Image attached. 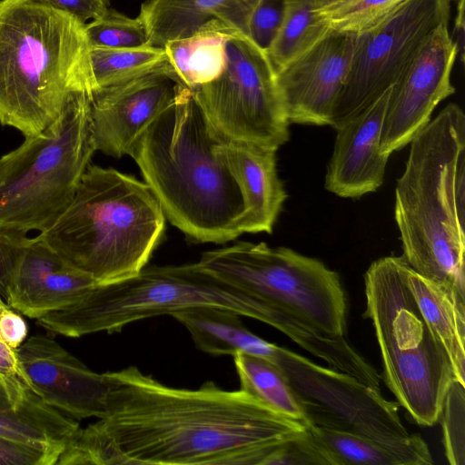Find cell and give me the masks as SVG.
Wrapping results in <instances>:
<instances>
[{"label":"cell","mask_w":465,"mask_h":465,"mask_svg":"<svg viewBox=\"0 0 465 465\" xmlns=\"http://www.w3.org/2000/svg\"><path fill=\"white\" fill-rule=\"evenodd\" d=\"M103 374L104 414L74 439L84 465H271L278 446L306 429L213 381L177 389L134 366Z\"/></svg>","instance_id":"cell-1"},{"label":"cell","mask_w":465,"mask_h":465,"mask_svg":"<svg viewBox=\"0 0 465 465\" xmlns=\"http://www.w3.org/2000/svg\"><path fill=\"white\" fill-rule=\"evenodd\" d=\"M223 142L192 90L179 84L130 155L165 218L198 242L224 243L242 234L245 202Z\"/></svg>","instance_id":"cell-2"},{"label":"cell","mask_w":465,"mask_h":465,"mask_svg":"<svg viewBox=\"0 0 465 465\" xmlns=\"http://www.w3.org/2000/svg\"><path fill=\"white\" fill-rule=\"evenodd\" d=\"M403 258L465 297V114L448 104L410 142L395 187Z\"/></svg>","instance_id":"cell-3"},{"label":"cell","mask_w":465,"mask_h":465,"mask_svg":"<svg viewBox=\"0 0 465 465\" xmlns=\"http://www.w3.org/2000/svg\"><path fill=\"white\" fill-rule=\"evenodd\" d=\"M96 92L85 24L46 0H0V124L40 134Z\"/></svg>","instance_id":"cell-4"},{"label":"cell","mask_w":465,"mask_h":465,"mask_svg":"<svg viewBox=\"0 0 465 465\" xmlns=\"http://www.w3.org/2000/svg\"><path fill=\"white\" fill-rule=\"evenodd\" d=\"M164 226L161 205L145 183L89 164L67 209L39 234L69 266L104 284L145 267Z\"/></svg>","instance_id":"cell-5"},{"label":"cell","mask_w":465,"mask_h":465,"mask_svg":"<svg viewBox=\"0 0 465 465\" xmlns=\"http://www.w3.org/2000/svg\"><path fill=\"white\" fill-rule=\"evenodd\" d=\"M403 256L374 261L364 274V317L373 325L382 378L412 422L433 426L456 380L448 354L426 322L407 281Z\"/></svg>","instance_id":"cell-6"},{"label":"cell","mask_w":465,"mask_h":465,"mask_svg":"<svg viewBox=\"0 0 465 465\" xmlns=\"http://www.w3.org/2000/svg\"><path fill=\"white\" fill-rule=\"evenodd\" d=\"M196 307L232 311L263 322L269 303L198 262L145 266L129 278L94 285L73 304L37 319V324L49 335L78 338L117 332L134 322Z\"/></svg>","instance_id":"cell-7"},{"label":"cell","mask_w":465,"mask_h":465,"mask_svg":"<svg viewBox=\"0 0 465 465\" xmlns=\"http://www.w3.org/2000/svg\"><path fill=\"white\" fill-rule=\"evenodd\" d=\"M93 96H74L44 131L0 157V230L39 233L71 203L96 151Z\"/></svg>","instance_id":"cell-8"},{"label":"cell","mask_w":465,"mask_h":465,"mask_svg":"<svg viewBox=\"0 0 465 465\" xmlns=\"http://www.w3.org/2000/svg\"><path fill=\"white\" fill-rule=\"evenodd\" d=\"M208 272L300 315L332 336H344L347 299L337 272L286 247L240 242L202 254Z\"/></svg>","instance_id":"cell-9"},{"label":"cell","mask_w":465,"mask_h":465,"mask_svg":"<svg viewBox=\"0 0 465 465\" xmlns=\"http://www.w3.org/2000/svg\"><path fill=\"white\" fill-rule=\"evenodd\" d=\"M226 64L214 80L192 90L218 136L278 150L290 138L267 54L251 38L231 33L226 41Z\"/></svg>","instance_id":"cell-10"},{"label":"cell","mask_w":465,"mask_h":465,"mask_svg":"<svg viewBox=\"0 0 465 465\" xmlns=\"http://www.w3.org/2000/svg\"><path fill=\"white\" fill-rule=\"evenodd\" d=\"M452 0H405L371 30L357 35L344 88L334 111L333 129L392 87L420 46L450 22Z\"/></svg>","instance_id":"cell-11"},{"label":"cell","mask_w":465,"mask_h":465,"mask_svg":"<svg viewBox=\"0 0 465 465\" xmlns=\"http://www.w3.org/2000/svg\"><path fill=\"white\" fill-rule=\"evenodd\" d=\"M270 363L287 380L313 425L374 439L395 440L410 435L402 424L399 403L355 378L314 363L274 345Z\"/></svg>","instance_id":"cell-12"},{"label":"cell","mask_w":465,"mask_h":465,"mask_svg":"<svg viewBox=\"0 0 465 465\" xmlns=\"http://www.w3.org/2000/svg\"><path fill=\"white\" fill-rule=\"evenodd\" d=\"M95 284L40 234L0 230V294L14 310L37 320L73 304Z\"/></svg>","instance_id":"cell-13"},{"label":"cell","mask_w":465,"mask_h":465,"mask_svg":"<svg viewBox=\"0 0 465 465\" xmlns=\"http://www.w3.org/2000/svg\"><path fill=\"white\" fill-rule=\"evenodd\" d=\"M457 56L449 22H444L391 88L381 135L382 153L390 156L410 143L430 120L435 107L455 93L451 72Z\"/></svg>","instance_id":"cell-14"},{"label":"cell","mask_w":465,"mask_h":465,"mask_svg":"<svg viewBox=\"0 0 465 465\" xmlns=\"http://www.w3.org/2000/svg\"><path fill=\"white\" fill-rule=\"evenodd\" d=\"M357 35L329 32L275 73V84L290 124L324 126L345 85Z\"/></svg>","instance_id":"cell-15"},{"label":"cell","mask_w":465,"mask_h":465,"mask_svg":"<svg viewBox=\"0 0 465 465\" xmlns=\"http://www.w3.org/2000/svg\"><path fill=\"white\" fill-rule=\"evenodd\" d=\"M179 84L167 64L97 91L91 102L95 149L116 158L131 155L147 127L173 100Z\"/></svg>","instance_id":"cell-16"},{"label":"cell","mask_w":465,"mask_h":465,"mask_svg":"<svg viewBox=\"0 0 465 465\" xmlns=\"http://www.w3.org/2000/svg\"><path fill=\"white\" fill-rule=\"evenodd\" d=\"M16 351L29 387L45 404L75 420L104 416L103 373L90 370L49 335L31 336Z\"/></svg>","instance_id":"cell-17"},{"label":"cell","mask_w":465,"mask_h":465,"mask_svg":"<svg viewBox=\"0 0 465 465\" xmlns=\"http://www.w3.org/2000/svg\"><path fill=\"white\" fill-rule=\"evenodd\" d=\"M391 88L334 129L324 182L330 193L355 199L381 186L390 156L381 152V135Z\"/></svg>","instance_id":"cell-18"},{"label":"cell","mask_w":465,"mask_h":465,"mask_svg":"<svg viewBox=\"0 0 465 465\" xmlns=\"http://www.w3.org/2000/svg\"><path fill=\"white\" fill-rule=\"evenodd\" d=\"M260 0H145L140 8L148 45L163 47L168 41L203 30L248 35L252 14ZM249 36V35H248Z\"/></svg>","instance_id":"cell-19"},{"label":"cell","mask_w":465,"mask_h":465,"mask_svg":"<svg viewBox=\"0 0 465 465\" xmlns=\"http://www.w3.org/2000/svg\"><path fill=\"white\" fill-rule=\"evenodd\" d=\"M221 152L246 206L240 231L272 233L287 193L277 172V150L241 142H223Z\"/></svg>","instance_id":"cell-20"},{"label":"cell","mask_w":465,"mask_h":465,"mask_svg":"<svg viewBox=\"0 0 465 465\" xmlns=\"http://www.w3.org/2000/svg\"><path fill=\"white\" fill-rule=\"evenodd\" d=\"M79 427L21 379L0 373V437L61 453Z\"/></svg>","instance_id":"cell-21"},{"label":"cell","mask_w":465,"mask_h":465,"mask_svg":"<svg viewBox=\"0 0 465 465\" xmlns=\"http://www.w3.org/2000/svg\"><path fill=\"white\" fill-rule=\"evenodd\" d=\"M323 449L330 465H431L433 460L420 434L395 440L307 426Z\"/></svg>","instance_id":"cell-22"},{"label":"cell","mask_w":465,"mask_h":465,"mask_svg":"<svg viewBox=\"0 0 465 465\" xmlns=\"http://www.w3.org/2000/svg\"><path fill=\"white\" fill-rule=\"evenodd\" d=\"M407 281L430 329L445 349L456 380L465 385V297L417 273Z\"/></svg>","instance_id":"cell-23"},{"label":"cell","mask_w":465,"mask_h":465,"mask_svg":"<svg viewBox=\"0 0 465 465\" xmlns=\"http://www.w3.org/2000/svg\"><path fill=\"white\" fill-rule=\"evenodd\" d=\"M231 33L203 30L168 41L163 47L177 80L193 90L217 78L226 64V41Z\"/></svg>","instance_id":"cell-24"},{"label":"cell","mask_w":465,"mask_h":465,"mask_svg":"<svg viewBox=\"0 0 465 465\" xmlns=\"http://www.w3.org/2000/svg\"><path fill=\"white\" fill-rule=\"evenodd\" d=\"M240 390L269 408L306 426V415L293 390L282 372L264 359L242 351L233 356Z\"/></svg>","instance_id":"cell-25"},{"label":"cell","mask_w":465,"mask_h":465,"mask_svg":"<svg viewBox=\"0 0 465 465\" xmlns=\"http://www.w3.org/2000/svg\"><path fill=\"white\" fill-rule=\"evenodd\" d=\"M318 15L312 0H284V12L278 34L267 51L276 73L329 32Z\"/></svg>","instance_id":"cell-26"},{"label":"cell","mask_w":465,"mask_h":465,"mask_svg":"<svg viewBox=\"0 0 465 465\" xmlns=\"http://www.w3.org/2000/svg\"><path fill=\"white\" fill-rule=\"evenodd\" d=\"M91 61L96 92L153 73L168 64L163 47L152 45L121 49L91 47Z\"/></svg>","instance_id":"cell-27"},{"label":"cell","mask_w":465,"mask_h":465,"mask_svg":"<svg viewBox=\"0 0 465 465\" xmlns=\"http://www.w3.org/2000/svg\"><path fill=\"white\" fill-rule=\"evenodd\" d=\"M405 0H341L316 10L329 29L353 35L375 27Z\"/></svg>","instance_id":"cell-28"},{"label":"cell","mask_w":465,"mask_h":465,"mask_svg":"<svg viewBox=\"0 0 465 465\" xmlns=\"http://www.w3.org/2000/svg\"><path fill=\"white\" fill-rule=\"evenodd\" d=\"M91 47L136 48L148 45L142 21L108 9L100 17L85 24Z\"/></svg>","instance_id":"cell-29"},{"label":"cell","mask_w":465,"mask_h":465,"mask_svg":"<svg viewBox=\"0 0 465 465\" xmlns=\"http://www.w3.org/2000/svg\"><path fill=\"white\" fill-rule=\"evenodd\" d=\"M465 385L454 380L450 384L440 409L445 456L450 465L465 464Z\"/></svg>","instance_id":"cell-30"},{"label":"cell","mask_w":465,"mask_h":465,"mask_svg":"<svg viewBox=\"0 0 465 465\" xmlns=\"http://www.w3.org/2000/svg\"><path fill=\"white\" fill-rule=\"evenodd\" d=\"M284 12V0H260L248 26V35L267 53L280 29Z\"/></svg>","instance_id":"cell-31"},{"label":"cell","mask_w":465,"mask_h":465,"mask_svg":"<svg viewBox=\"0 0 465 465\" xmlns=\"http://www.w3.org/2000/svg\"><path fill=\"white\" fill-rule=\"evenodd\" d=\"M60 452L0 437V465H54Z\"/></svg>","instance_id":"cell-32"},{"label":"cell","mask_w":465,"mask_h":465,"mask_svg":"<svg viewBox=\"0 0 465 465\" xmlns=\"http://www.w3.org/2000/svg\"><path fill=\"white\" fill-rule=\"evenodd\" d=\"M28 334L26 322L17 311L7 303L0 308V339L16 350Z\"/></svg>","instance_id":"cell-33"},{"label":"cell","mask_w":465,"mask_h":465,"mask_svg":"<svg viewBox=\"0 0 465 465\" xmlns=\"http://www.w3.org/2000/svg\"><path fill=\"white\" fill-rule=\"evenodd\" d=\"M86 24L104 15L110 6V0H46Z\"/></svg>","instance_id":"cell-34"},{"label":"cell","mask_w":465,"mask_h":465,"mask_svg":"<svg viewBox=\"0 0 465 465\" xmlns=\"http://www.w3.org/2000/svg\"><path fill=\"white\" fill-rule=\"evenodd\" d=\"M0 373L15 376L25 381H27L20 363L16 350L0 339ZM29 386V385H28Z\"/></svg>","instance_id":"cell-35"},{"label":"cell","mask_w":465,"mask_h":465,"mask_svg":"<svg viewBox=\"0 0 465 465\" xmlns=\"http://www.w3.org/2000/svg\"><path fill=\"white\" fill-rule=\"evenodd\" d=\"M457 13L454 20L453 34L451 35L458 48V56L461 64L464 63V0H457Z\"/></svg>","instance_id":"cell-36"},{"label":"cell","mask_w":465,"mask_h":465,"mask_svg":"<svg viewBox=\"0 0 465 465\" xmlns=\"http://www.w3.org/2000/svg\"><path fill=\"white\" fill-rule=\"evenodd\" d=\"M341 0H312L316 10L331 6Z\"/></svg>","instance_id":"cell-37"},{"label":"cell","mask_w":465,"mask_h":465,"mask_svg":"<svg viewBox=\"0 0 465 465\" xmlns=\"http://www.w3.org/2000/svg\"><path fill=\"white\" fill-rule=\"evenodd\" d=\"M5 304H6V302H4L3 297L0 294V308L3 307Z\"/></svg>","instance_id":"cell-38"}]
</instances>
